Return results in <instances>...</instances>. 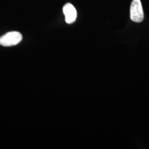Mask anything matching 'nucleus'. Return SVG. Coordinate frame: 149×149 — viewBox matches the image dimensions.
<instances>
[{
    "instance_id": "1",
    "label": "nucleus",
    "mask_w": 149,
    "mask_h": 149,
    "mask_svg": "<svg viewBox=\"0 0 149 149\" xmlns=\"http://www.w3.org/2000/svg\"><path fill=\"white\" fill-rule=\"evenodd\" d=\"M22 40V35L19 32H8L0 37V45L3 47L14 46L20 43Z\"/></svg>"
},
{
    "instance_id": "3",
    "label": "nucleus",
    "mask_w": 149,
    "mask_h": 149,
    "mask_svg": "<svg viewBox=\"0 0 149 149\" xmlns=\"http://www.w3.org/2000/svg\"><path fill=\"white\" fill-rule=\"evenodd\" d=\"M63 12L65 16V21L68 24L73 23L77 18V11L72 4L68 3L63 7Z\"/></svg>"
},
{
    "instance_id": "2",
    "label": "nucleus",
    "mask_w": 149,
    "mask_h": 149,
    "mask_svg": "<svg viewBox=\"0 0 149 149\" xmlns=\"http://www.w3.org/2000/svg\"><path fill=\"white\" fill-rule=\"evenodd\" d=\"M144 15L140 0H133L130 6V19L132 21L140 23L144 20Z\"/></svg>"
}]
</instances>
